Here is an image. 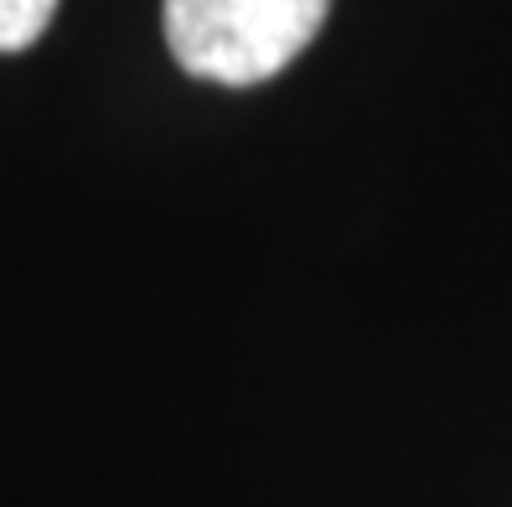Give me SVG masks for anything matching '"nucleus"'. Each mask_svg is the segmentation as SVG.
<instances>
[{"mask_svg": "<svg viewBox=\"0 0 512 507\" xmlns=\"http://www.w3.org/2000/svg\"><path fill=\"white\" fill-rule=\"evenodd\" d=\"M57 16V0H0V52H26L42 42Z\"/></svg>", "mask_w": 512, "mask_h": 507, "instance_id": "2", "label": "nucleus"}, {"mask_svg": "<svg viewBox=\"0 0 512 507\" xmlns=\"http://www.w3.org/2000/svg\"><path fill=\"white\" fill-rule=\"evenodd\" d=\"M326 11L331 0H166L161 32L182 73L249 88L285 73L321 32Z\"/></svg>", "mask_w": 512, "mask_h": 507, "instance_id": "1", "label": "nucleus"}]
</instances>
